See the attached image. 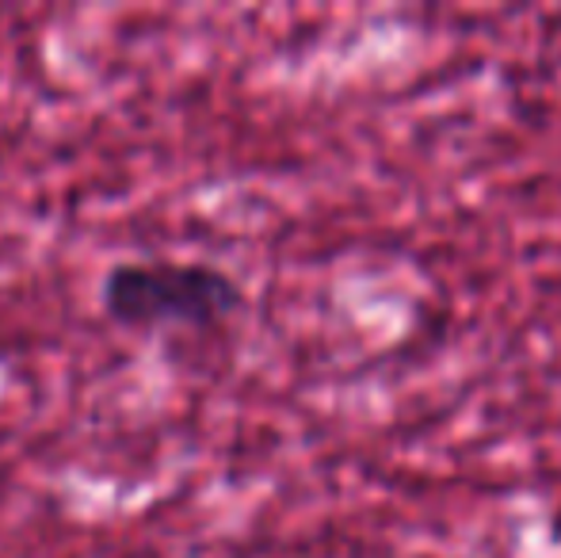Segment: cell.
Listing matches in <instances>:
<instances>
[{"label":"cell","instance_id":"1","mask_svg":"<svg viewBox=\"0 0 561 558\" xmlns=\"http://www.w3.org/2000/svg\"><path fill=\"white\" fill-rule=\"evenodd\" d=\"M244 303L233 276L195 261H123L100 283V306L123 329H210Z\"/></svg>","mask_w":561,"mask_h":558}]
</instances>
